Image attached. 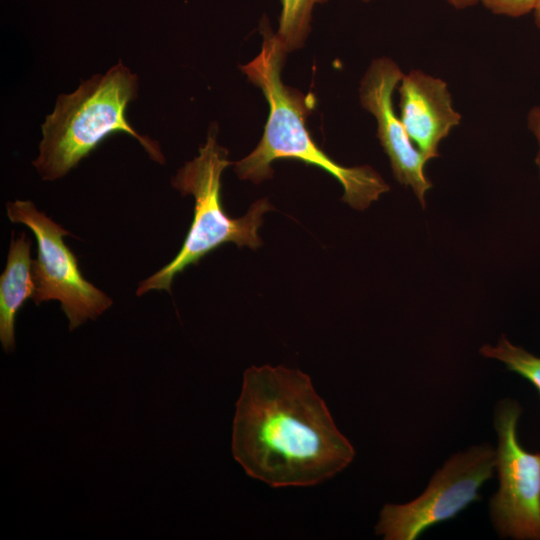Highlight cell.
I'll return each mask as SVG.
<instances>
[{
    "mask_svg": "<svg viewBox=\"0 0 540 540\" xmlns=\"http://www.w3.org/2000/svg\"><path fill=\"white\" fill-rule=\"evenodd\" d=\"M480 353L503 362L507 369L528 380L540 395V357L510 343L503 335L496 346L484 345Z\"/></svg>",
    "mask_w": 540,
    "mask_h": 540,
    "instance_id": "7c38bea8",
    "label": "cell"
},
{
    "mask_svg": "<svg viewBox=\"0 0 540 540\" xmlns=\"http://www.w3.org/2000/svg\"><path fill=\"white\" fill-rule=\"evenodd\" d=\"M31 240L22 232L12 238L5 269L0 277V341L6 352L15 348V319L34 291Z\"/></svg>",
    "mask_w": 540,
    "mask_h": 540,
    "instance_id": "30bf717a",
    "label": "cell"
},
{
    "mask_svg": "<svg viewBox=\"0 0 540 540\" xmlns=\"http://www.w3.org/2000/svg\"><path fill=\"white\" fill-rule=\"evenodd\" d=\"M216 132L213 125L198 156L187 162L172 178V186L183 196L193 195V220L180 251L167 265L139 283L137 296L151 290L171 292L176 275L188 266L198 264L203 257L225 243L232 242L238 247L251 249L262 245L258 230L263 223L264 213L274 208L268 199L263 198L253 203L242 217L232 218L225 212L221 177L232 162L228 159V150L217 143Z\"/></svg>",
    "mask_w": 540,
    "mask_h": 540,
    "instance_id": "277c9868",
    "label": "cell"
},
{
    "mask_svg": "<svg viewBox=\"0 0 540 540\" xmlns=\"http://www.w3.org/2000/svg\"><path fill=\"white\" fill-rule=\"evenodd\" d=\"M260 32V52L241 70L261 90L269 113L258 145L234 164L237 176L260 183L272 177L273 161L298 160L334 177L343 188V202L357 210L366 209L390 186L371 166L341 165L316 144L306 127L314 99L283 83L281 73L288 52L266 17L261 20Z\"/></svg>",
    "mask_w": 540,
    "mask_h": 540,
    "instance_id": "7a4b0ae2",
    "label": "cell"
},
{
    "mask_svg": "<svg viewBox=\"0 0 540 540\" xmlns=\"http://www.w3.org/2000/svg\"><path fill=\"white\" fill-rule=\"evenodd\" d=\"M137 91V76L119 62L105 74L82 82L76 91L61 94L42 125L39 155L33 162L42 179L63 177L115 133L133 136L151 159L163 164L158 143L140 135L126 118Z\"/></svg>",
    "mask_w": 540,
    "mask_h": 540,
    "instance_id": "3957f363",
    "label": "cell"
},
{
    "mask_svg": "<svg viewBox=\"0 0 540 540\" xmlns=\"http://www.w3.org/2000/svg\"><path fill=\"white\" fill-rule=\"evenodd\" d=\"M403 75L393 59H373L360 81L359 101L377 122V138L389 158L394 178L411 187L424 208L426 192L433 186L425 173L428 161L411 141L393 102Z\"/></svg>",
    "mask_w": 540,
    "mask_h": 540,
    "instance_id": "ba28073f",
    "label": "cell"
},
{
    "mask_svg": "<svg viewBox=\"0 0 540 540\" xmlns=\"http://www.w3.org/2000/svg\"><path fill=\"white\" fill-rule=\"evenodd\" d=\"M527 128L535 136L538 142V152L535 158V163L539 170L540 178V105L533 106L527 113L526 117Z\"/></svg>",
    "mask_w": 540,
    "mask_h": 540,
    "instance_id": "5bb4252c",
    "label": "cell"
},
{
    "mask_svg": "<svg viewBox=\"0 0 540 540\" xmlns=\"http://www.w3.org/2000/svg\"><path fill=\"white\" fill-rule=\"evenodd\" d=\"M447 4L457 10H463L473 7L479 3L480 0H445Z\"/></svg>",
    "mask_w": 540,
    "mask_h": 540,
    "instance_id": "9a60e30c",
    "label": "cell"
},
{
    "mask_svg": "<svg viewBox=\"0 0 540 540\" xmlns=\"http://www.w3.org/2000/svg\"><path fill=\"white\" fill-rule=\"evenodd\" d=\"M521 407L501 401L495 411L499 490L490 501L492 522L501 537L540 540V453L526 451L517 437Z\"/></svg>",
    "mask_w": 540,
    "mask_h": 540,
    "instance_id": "52a82bcc",
    "label": "cell"
},
{
    "mask_svg": "<svg viewBox=\"0 0 540 540\" xmlns=\"http://www.w3.org/2000/svg\"><path fill=\"white\" fill-rule=\"evenodd\" d=\"M397 90L398 115L411 141L427 161L440 157L441 142L462 120L447 82L421 69H411L403 75Z\"/></svg>",
    "mask_w": 540,
    "mask_h": 540,
    "instance_id": "9c48e42d",
    "label": "cell"
},
{
    "mask_svg": "<svg viewBox=\"0 0 540 540\" xmlns=\"http://www.w3.org/2000/svg\"><path fill=\"white\" fill-rule=\"evenodd\" d=\"M534 23L536 27L540 30V0H538L537 6L533 12Z\"/></svg>",
    "mask_w": 540,
    "mask_h": 540,
    "instance_id": "2e32d148",
    "label": "cell"
},
{
    "mask_svg": "<svg viewBox=\"0 0 540 540\" xmlns=\"http://www.w3.org/2000/svg\"><path fill=\"white\" fill-rule=\"evenodd\" d=\"M328 0H280L281 12L277 35L287 52L299 49L305 43L312 19V11L316 4H324Z\"/></svg>",
    "mask_w": 540,
    "mask_h": 540,
    "instance_id": "8fae6325",
    "label": "cell"
},
{
    "mask_svg": "<svg viewBox=\"0 0 540 540\" xmlns=\"http://www.w3.org/2000/svg\"><path fill=\"white\" fill-rule=\"evenodd\" d=\"M495 467L496 451L488 444L452 456L418 498L384 505L376 534L386 540L417 539L429 527L453 518L480 499L478 490Z\"/></svg>",
    "mask_w": 540,
    "mask_h": 540,
    "instance_id": "8992f818",
    "label": "cell"
},
{
    "mask_svg": "<svg viewBox=\"0 0 540 540\" xmlns=\"http://www.w3.org/2000/svg\"><path fill=\"white\" fill-rule=\"evenodd\" d=\"M361 1H363V2H365V3H368V2H370V1H372V0H361Z\"/></svg>",
    "mask_w": 540,
    "mask_h": 540,
    "instance_id": "e0dca14e",
    "label": "cell"
},
{
    "mask_svg": "<svg viewBox=\"0 0 540 540\" xmlns=\"http://www.w3.org/2000/svg\"><path fill=\"white\" fill-rule=\"evenodd\" d=\"M12 223L26 225L37 241V259L33 260L36 305L57 300L72 331L87 320H95L113 303L112 299L82 275L78 261L64 242L69 231L61 227L31 201L16 200L6 204Z\"/></svg>",
    "mask_w": 540,
    "mask_h": 540,
    "instance_id": "5b68a950",
    "label": "cell"
},
{
    "mask_svg": "<svg viewBox=\"0 0 540 540\" xmlns=\"http://www.w3.org/2000/svg\"><path fill=\"white\" fill-rule=\"evenodd\" d=\"M479 3L492 14L519 18L533 13L538 0H480Z\"/></svg>",
    "mask_w": 540,
    "mask_h": 540,
    "instance_id": "4fadbf2b",
    "label": "cell"
},
{
    "mask_svg": "<svg viewBox=\"0 0 540 540\" xmlns=\"http://www.w3.org/2000/svg\"><path fill=\"white\" fill-rule=\"evenodd\" d=\"M232 454L247 475L281 488L320 484L345 469L355 451L307 374L263 365L244 372Z\"/></svg>",
    "mask_w": 540,
    "mask_h": 540,
    "instance_id": "6da1fadb",
    "label": "cell"
}]
</instances>
